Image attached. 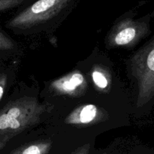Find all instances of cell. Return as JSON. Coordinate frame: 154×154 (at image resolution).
<instances>
[{
	"label": "cell",
	"mask_w": 154,
	"mask_h": 154,
	"mask_svg": "<svg viewBox=\"0 0 154 154\" xmlns=\"http://www.w3.org/2000/svg\"><path fill=\"white\" fill-rule=\"evenodd\" d=\"M79 0H35L7 22L14 31L28 32L55 25L65 19Z\"/></svg>",
	"instance_id": "cell-1"
},
{
	"label": "cell",
	"mask_w": 154,
	"mask_h": 154,
	"mask_svg": "<svg viewBox=\"0 0 154 154\" xmlns=\"http://www.w3.org/2000/svg\"><path fill=\"white\" fill-rule=\"evenodd\" d=\"M47 106L34 97H21L8 102L0 110V142L8 141L41 121Z\"/></svg>",
	"instance_id": "cell-2"
},
{
	"label": "cell",
	"mask_w": 154,
	"mask_h": 154,
	"mask_svg": "<svg viewBox=\"0 0 154 154\" xmlns=\"http://www.w3.org/2000/svg\"><path fill=\"white\" fill-rule=\"evenodd\" d=\"M129 70L137 85V108L154 101V36L129 59Z\"/></svg>",
	"instance_id": "cell-3"
},
{
	"label": "cell",
	"mask_w": 154,
	"mask_h": 154,
	"mask_svg": "<svg viewBox=\"0 0 154 154\" xmlns=\"http://www.w3.org/2000/svg\"><path fill=\"white\" fill-rule=\"evenodd\" d=\"M135 11L131 10L115 21L105 37L107 48H132L150 32L151 14L135 19Z\"/></svg>",
	"instance_id": "cell-4"
},
{
	"label": "cell",
	"mask_w": 154,
	"mask_h": 154,
	"mask_svg": "<svg viewBox=\"0 0 154 154\" xmlns=\"http://www.w3.org/2000/svg\"><path fill=\"white\" fill-rule=\"evenodd\" d=\"M87 90V82L80 71L75 70L54 80L50 84V90L54 94L69 97H80Z\"/></svg>",
	"instance_id": "cell-5"
},
{
	"label": "cell",
	"mask_w": 154,
	"mask_h": 154,
	"mask_svg": "<svg viewBox=\"0 0 154 154\" xmlns=\"http://www.w3.org/2000/svg\"><path fill=\"white\" fill-rule=\"evenodd\" d=\"M108 114L97 105H84L77 107L65 118L64 123L74 126H90L106 121Z\"/></svg>",
	"instance_id": "cell-6"
},
{
	"label": "cell",
	"mask_w": 154,
	"mask_h": 154,
	"mask_svg": "<svg viewBox=\"0 0 154 154\" xmlns=\"http://www.w3.org/2000/svg\"><path fill=\"white\" fill-rule=\"evenodd\" d=\"M91 77L95 87L100 92L108 93L111 89V75L105 67L96 66L92 69Z\"/></svg>",
	"instance_id": "cell-7"
},
{
	"label": "cell",
	"mask_w": 154,
	"mask_h": 154,
	"mask_svg": "<svg viewBox=\"0 0 154 154\" xmlns=\"http://www.w3.org/2000/svg\"><path fill=\"white\" fill-rule=\"evenodd\" d=\"M51 147L50 140H40L23 144L8 154H48Z\"/></svg>",
	"instance_id": "cell-8"
},
{
	"label": "cell",
	"mask_w": 154,
	"mask_h": 154,
	"mask_svg": "<svg viewBox=\"0 0 154 154\" xmlns=\"http://www.w3.org/2000/svg\"><path fill=\"white\" fill-rule=\"evenodd\" d=\"M35 0H0V13L20 6H25Z\"/></svg>",
	"instance_id": "cell-9"
},
{
	"label": "cell",
	"mask_w": 154,
	"mask_h": 154,
	"mask_svg": "<svg viewBox=\"0 0 154 154\" xmlns=\"http://www.w3.org/2000/svg\"><path fill=\"white\" fill-rule=\"evenodd\" d=\"M15 48V43L11 38L0 30V55L12 51Z\"/></svg>",
	"instance_id": "cell-10"
},
{
	"label": "cell",
	"mask_w": 154,
	"mask_h": 154,
	"mask_svg": "<svg viewBox=\"0 0 154 154\" xmlns=\"http://www.w3.org/2000/svg\"><path fill=\"white\" fill-rule=\"evenodd\" d=\"M8 84V77L4 72H0V102L5 92Z\"/></svg>",
	"instance_id": "cell-11"
},
{
	"label": "cell",
	"mask_w": 154,
	"mask_h": 154,
	"mask_svg": "<svg viewBox=\"0 0 154 154\" xmlns=\"http://www.w3.org/2000/svg\"><path fill=\"white\" fill-rule=\"evenodd\" d=\"M90 147L91 146L90 144H85L83 146L78 147L70 154H89L90 151Z\"/></svg>",
	"instance_id": "cell-12"
},
{
	"label": "cell",
	"mask_w": 154,
	"mask_h": 154,
	"mask_svg": "<svg viewBox=\"0 0 154 154\" xmlns=\"http://www.w3.org/2000/svg\"><path fill=\"white\" fill-rule=\"evenodd\" d=\"M3 147H4V146H3V145H2V143L0 142V149L3 148Z\"/></svg>",
	"instance_id": "cell-13"
},
{
	"label": "cell",
	"mask_w": 154,
	"mask_h": 154,
	"mask_svg": "<svg viewBox=\"0 0 154 154\" xmlns=\"http://www.w3.org/2000/svg\"><path fill=\"white\" fill-rule=\"evenodd\" d=\"M102 154H108L107 153H102Z\"/></svg>",
	"instance_id": "cell-14"
}]
</instances>
